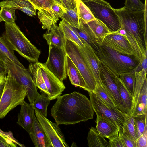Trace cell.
Here are the masks:
<instances>
[{"label": "cell", "instance_id": "obj_1", "mask_svg": "<svg viewBox=\"0 0 147 147\" xmlns=\"http://www.w3.org/2000/svg\"><path fill=\"white\" fill-rule=\"evenodd\" d=\"M57 99L51 113L58 125L74 124L93 118L94 110L85 95L75 91Z\"/></svg>", "mask_w": 147, "mask_h": 147}, {"label": "cell", "instance_id": "obj_2", "mask_svg": "<svg viewBox=\"0 0 147 147\" xmlns=\"http://www.w3.org/2000/svg\"><path fill=\"white\" fill-rule=\"evenodd\" d=\"M5 32L2 37L11 48L29 62H38L40 51L32 44L15 22H5Z\"/></svg>", "mask_w": 147, "mask_h": 147}, {"label": "cell", "instance_id": "obj_3", "mask_svg": "<svg viewBox=\"0 0 147 147\" xmlns=\"http://www.w3.org/2000/svg\"><path fill=\"white\" fill-rule=\"evenodd\" d=\"M98 45L95 51L101 62L117 75L134 70L140 66L134 56L122 55L106 46Z\"/></svg>", "mask_w": 147, "mask_h": 147}, {"label": "cell", "instance_id": "obj_4", "mask_svg": "<svg viewBox=\"0 0 147 147\" xmlns=\"http://www.w3.org/2000/svg\"><path fill=\"white\" fill-rule=\"evenodd\" d=\"M7 74L0 100V119L20 105L26 95L25 89L11 71L8 69Z\"/></svg>", "mask_w": 147, "mask_h": 147}, {"label": "cell", "instance_id": "obj_5", "mask_svg": "<svg viewBox=\"0 0 147 147\" xmlns=\"http://www.w3.org/2000/svg\"><path fill=\"white\" fill-rule=\"evenodd\" d=\"M96 19L104 23L112 32L121 28L118 17L110 3L104 0H82Z\"/></svg>", "mask_w": 147, "mask_h": 147}, {"label": "cell", "instance_id": "obj_6", "mask_svg": "<svg viewBox=\"0 0 147 147\" xmlns=\"http://www.w3.org/2000/svg\"><path fill=\"white\" fill-rule=\"evenodd\" d=\"M66 54L73 62L81 74L86 84V90L93 92L96 83L87 67L79 49L78 47L72 42L66 39L64 47Z\"/></svg>", "mask_w": 147, "mask_h": 147}, {"label": "cell", "instance_id": "obj_7", "mask_svg": "<svg viewBox=\"0 0 147 147\" xmlns=\"http://www.w3.org/2000/svg\"><path fill=\"white\" fill-rule=\"evenodd\" d=\"M89 93L90 100L96 115L104 117L109 120L119 129V135L122 134L125 113L118 112L107 105L93 92Z\"/></svg>", "mask_w": 147, "mask_h": 147}, {"label": "cell", "instance_id": "obj_8", "mask_svg": "<svg viewBox=\"0 0 147 147\" xmlns=\"http://www.w3.org/2000/svg\"><path fill=\"white\" fill-rule=\"evenodd\" d=\"M48 57L45 66L63 82L67 77L66 70V53L64 47L49 45Z\"/></svg>", "mask_w": 147, "mask_h": 147}, {"label": "cell", "instance_id": "obj_9", "mask_svg": "<svg viewBox=\"0 0 147 147\" xmlns=\"http://www.w3.org/2000/svg\"><path fill=\"white\" fill-rule=\"evenodd\" d=\"M8 69L14 75L17 81L24 87L30 103L32 105L40 94L37 91L28 69L22 68L15 64H6Z\"/></svg>", "mask_w": 147, "mask_h": 147}, {"label": "cell", "instance_id": "obj_10", "mask_svg": "<svg viewBox=\"0 0 147 147\" xmlns=\"http://www.w3.org/2000/svg\"><path fill=\"white\" fill-rule=\"evenodd\" d=\"M36 117L43 128L52 147H68L63 134L59 125L54 123L35 110Z\"/></svg>", "mask_w": 147, "mask_h": 147}, {"label": "cell", "instance_id": "obj_11", "mask_svg": "<svg viewBox=\"0 0 147 147\" xmlns=\"http://www.w3.org/2000/svg\"><path fill=\"white\" fill-rule=\"evenodd\" d=\"M100 76L102 84L114 102L117 109L122 112L127 113L120 95L118 86L111 73L98 59Z\"/></svg>", "mask_w": 147, "mask_h": 147}, {"label": "cell", "instance_id": "obj_12", "mask_svg": "<svg viewBox=\"0 0 147 147\" xmlns=\"http://www.w3.org/2000/svg\"><path fill=\"white\" fill-rule=\"evenodd\" d=\"M41 72L47 89L48 98L52 100L57 99L64 91L65 87L60 80L49 70L43 64L39 62Z\"/></svg>", "mask_w": 147, "mask_h": 147}, {"label": "cell", "instance_id": "obj_13", "mask_svg": "<svg viewBox=\"0 0 147 147\" xmlns=\"http://www.w3.org/2000/svg\"><path fill=\"white\" fill-rule=\"evenodd\" d=\"M98 44L106 46L123 55L133 56V51L127 40L117 32L108 34L100 43Z\"/></svg>", "mask_w": 147, "mask_h": 147}, {"label": "cell", "instance_id": "obj_14", "mask_svg": "<svg viewBox=\"0 0 147 147\" xmlns=\"http://www.w3.org/2000/svg\"><path fill=\"white\" fill-rule=\"evenodd\" d=\"M79 49L88 68L94 78L96 84L102 83L101 78L98 58L94 49L89 44L85 43L83 47H79Z\"/></svg>", "mask_w": 147, "mask_h": 147}, {"label": "cell", "instance_id": "obj_15", "mask_svg": "<svg viewBox=\"0 0 147 147\" xmlns=\"http://www.w3.org/2000/svg\"><path fill=\"white\" fill-rule=\"evenodd\" d=\"M20 105L21 109L18 114L17 123L29 134L33 126L35 110L32 105L24 100Z\"/></svg>", "mask_w": 147, "mask_h": 147}, {"label": "cell", "instance_id": "obj_16", "mask_svg": "<svg viewBox=\"0 0 147 147\" xmlns=\"http://www.w3.org/2000/svg\"><path fill=\"white\" fill-rule=\"evenodd\" d=\"M36 147H52L42 126L34 116L31 131L29 134Z\"/></svg>", "mask_w": 147, "mask_h": 147}, {"label": "cell", "instance_id": "obj_17", "mask_svg": "<svg viewBox=\"0 0 147 147\" xmlns=\"http://www.w3.org/2000/svg\"><path fill=\"white\" fill-rule=\"evenodd\" d=\"M97 115L96 128L98 131L105 138L113 140L119 135V129L111 121L102 116Z\"/></svg>", "mask_w": 147, "mask_h": 147}, {"label": "cell", "instance_id": "obj_18", "mask_svg": "<svg viewBox=\"0 0 147 147\" xmlns=\"http://www.w3.org/2000/svg\"><path fill=\"white\" fill-rule=\"evenodd\" d=\"M3 7L19 10L31 17L36 15V9L28 0H3L0 1Z\"/></svg>", "mask_w": 147, "mask_h": 147}, {"label": "cell", "instance_id": "obj_19", "mask_svg": "<svg viewBox=\"0 0 147 147\" xmlns=\"http://www.w3.org/2000/svg\"><path fill=\"white\" fill-rule=\"evenodd\" d=\"M86 23L95 42L97 44L100 43L107 35L112 33L104 23L97 19Z\"/></svg>", "mask_w": 147, "mask_h": 147}, {"label": "cell", "instance_id": "obj_20", "mask_svg": "<svg viewBox=\"0 0 147 147\" xmlns=\"http://www.w3.org/2000/svg\"><path fill=\"white\" fill-rule=\"evenodd\" d=\"M106 68L111 73L117 84L120 96L127 113L131 114L132 106L133 96L127 88L119 75L116 74L107 67Z\"/></svg>", "mask_w": 147, "mask_h": 147}, {"label": "cell", "instance_id": "obj_21", "mask_svg": "<svg viewBox=\"0 0 147 147\" xmlns=\"http://www.w3.org/2000/svg\"><path fill=\"white\" fill-rule=\"evenodd\" d=\"M43 36L48 45L61 48L64 47L66 39L61 29L56 24L53 25L50 30L44 34Z\"/></svg>", "mask_w": 147, "mask_h": 147}, {"label": "cell", "instance_id": "obj_22", "mask_svg": "<svg viewBox=\"0 0 147 147\" xmlns=\"http://www.w3.org/2000/svg\"><path fill=\"white\" fill-rule=\"evenodd\" d=\"M14 50L6 41L0 36V59L6 64H15L25 67L15 55Z\"/></svg>", "mask_w": 147, "mask_h": 147}, {"label": "cell", "instance_id": "obj_23", "mask_svg": "<svg viewBox=\"0 0 147 147\" xmlns=\"http://www.w3.org/2000/svg\"><path fill=\"white\" fill-rule=\"evenodd\" d=\"M29 1L36 10L39 11L38 13L47 17L56 24L59 18L51 9V5L55 2V0H29Z\"/></svg>", "mask_w": 147, "mask_h": 147}, {"label": "cell", "instance_id": "obj_24", "mask_svg": "<svg viewBox=\"0 0 147 147\" xmlns=\"http://www.w3.org/2000/svg\"><path fill=\"white\" fill-rule=\"evenodd\" d=\"M66 70L71 84L86 90V84L81 74L70 58L66 54Z\"/></svg>", "mask_w": 147, "mask_h": 147}, {"label": "cell", "instance_id": "obj_25", "mask_svg": "<svg viewBox=\"0 0 147 147\" xmlns=\"http://www.w3.org/2000/svg\"><path fill=\"white\" fill-rule=\"evenodd\" d=\"M28 69L36 86L47 96L48 92L41 72L39 62L31 63Z\"/></svg>", "mask_w": 147, "mask_h": 147}, {"label": "cell", "instance_id": "obj_26", "mask_svg": "<svg viewBox=\"0 0 147 147\" xmlns=\"http://www.w3.org/2000/svg\"><path fill=\"white\" fill-rule=\"evenodd\" d=\"M80 22L79 28L74 27L75 32L84 44L85 43H87L94 49L95 51H96L98 45L95 42L86 23L80 19Z\"/></svg>", "mask_w": 147, "mask_h": 147}, {"label": "cell", "instance_id": "obj_27", "mask_svg": "<svg viewBox=\"0 0 147 147\" xmlns=\"http://www.w3.org/2000/svg\"><path fill=\"white\" fill-rule=\"evenodd\" d=\"M135 82L133 96L132 106L131 114L135 108L138 101L143 85L147 79V71L142 69L135 72Z\"/></svg>", "mask_w": 147, "mask_h": 147}, {"label": "cell", "instance_id": "obj_28", "mask_svg": "<svg viewBox=\"0 0 147 147\" xmlns=\"http://www.w3.org/2000/svg\"><path fill=\"white\" fill-rule=\"evenodd\" d=\"M87 139L89 147H110L109 141L98 131L96 127H92L90 129Z\"/></svg>", "mask_w": 147, "mask_h": 147}, {"label": "cell", "instance_id": "obj_29", "mask_svg": "<svg viewBox=\"0 0 147 147\" xmlns=\"http://www.w3.org/2000/svg\"><path fill=\"white\" fill-rule=\"evenodd\" d=\"M59 26L62 31L66 39L72 42L79 47L83 46L84 43L76 34L74 27L63 20L60 21Z\"/></svg>", "mask_w": 147, "mask_h": 147}, {"label": "cell", "instance_id": "obj_30", "mask_svg": "<svg viewBox=\"0 0 147 147\" xmlns=\"http://www.w3.org/2000/svg\"><path fill=\"white\" fill-rule=\"evenodd\" d=\"M124 119L123 134L136 142L139 136L135 125L133 115L131 113H125Z\"/></svg>", "mask_w": 147, "mask_h": 147}, {"label": "cell", "instance_id": "obj_31", "mask_svg": "<svg viewBox=\"0 0 147 147\" xmlns=\"http://www.w3.org/2000/svg\"><path fill=\"white\" fill-rule=\"evenodd\" d=\"M93 92L109 107L118 112L122 113L117 109L114 101L108 94L102 83L96 84V88Z\"/></svg>", "mask_w": 147, "mask_h": 147}, {"label": "cell", "instance_id": "obj_32", "mask_svg": "<svg viewBox=\"0 0 147 147\" xmlns=\"http://www.w3.org/2000/svg\"><path fill=\"white\" fill-rule=\"evenodd\" d=\"M147 80L142 86L136 106L132 113L133 115L147 113Z\"/></svg>", "mask_w": 147, "mask_h": 147}, {"label": "cell", "instance_id": "obj_33", "mask_svg": "<svg viewBox=\"0 0 147 147\" xmlns=\"http://www.w3.org/2000/svg\"><path fill=\"white\" fill-rule=\"evenodd\" d=\"M47 95L46 94L43 92L32 104L35 110L45 117L47 116V107L51 100Z\"/></svg>", "mask_w": 147, "mask_h": 147}, {"label": "cell", "instance_id": "obj_34", "mask_svg": "<svg viewBox=\"0 0 147 147\" xmlns=\"http://www.w3.org/2000/svg\"><path fill=\"white\" fill-rule=\"evenodd\" d=\"M140 70V67L131 71L120 74L119 75L129 91L133 96L135 82V72Z\"/></svg>", "mask_w": 147, "mask_h": 147}, {"label": "cell", "instance_id": "obj_35", "mask_svg": "<svg viewBox=\"0 0 147 147\" xmlns=\"http://www.w3.org/2000/svg\"><path fill=\"white\" fill-rule=\"evenodd\" d=\"M65 10L60 18L73 27L79 28L80 26V18L77 7L73 9Z\"/></svg>", "mask_w": 147, "mask_h": 147}, {"label": "cell", "instance_id": "obj_36", "mask_svg": "<svg viewBox=\"0 0 147 147\" xmlns=\"http://www.w3.org/2000/svg\"><path fill=\"white\" fill-rule=\"evenodd\" d=\"M76 7L79 18L84 22L86 23L95 19L89 9L82 0L76 1Z\"/></svg>", "mask_w": 147, "mask_h": 147}, {"label": "cell", "instance_id": "obj_37", "mask_svg": "<svg viewBox=\"0 0 147 147\" xmlns=\"http://www.w3.org/2000/svg\"><path fill=\"white\" fill-rule=\"evenodd\" d=\"M134 122L139 136L144 133L147 128V114L146 113L133 115Z\"/></svg>", "mask_w": 147, "mask_h": 147}, {"label": "cell", "instance_id": "obj_38", "mask_svg": "<svg viewBox=\"0 0 147 147\" xmlns=\"http://www.w3.org/2000/svg\"><path fill=\"white\" fill-rule=\"evenodd\" d=\"M0 10V22H13L16 20L15 15L16 9L8 8L5 7H1Z\"/></svg>", "mask_w": 147, "mask_h": 147}, {"label": "cell", "instance_id": "obj_39", "mask_svg": "<svg viewBox=\"0 0 147 147\" xmlns=\"http://www.w3.org/2000/svg\"><path fill=\"white\" fill-rule=\"evenodd\" d=\"M124 7L126 9L134 11L145 10L146 7L140 0H125Z\"/></svg>", "mask_w": 147, "mask_h": 147}, {"label": "cell", "instance_id": "obj_40", "mask_svg": "<svg viewBox=\"0 0 147 147\" xmlns=\"http://www.w3.org/2000/svg\"><path fill=\"white\" fill-rule=\"evenodd\" d=\"M17 145L13 140L0 133V147H17Z\"/></svg>", "mask_w": 147, "mask_h": 147}, {"label": "cell", "instance_id": "obj_41", "mask_svg": "<svg viewBox=\"0 0 147 147\" xmlns=\"http://www.w3.org/2000/svg\"><path fill=\"white\" fill-rule=\"evenodd\" d=\"M147 147V128L143 134L138 138L136 141V147Z\"/></svg>", "mask_w": 147, "mask_h": 147}, {"label": "cell", "instance_id": "obj_42", "mask_svg": "<svg viewBox=\"0 0 147 147\" xmlns=\"http://www.w3.org/2000/svg\"><path fill=\"white\" fill-rule=\"evenodd\" d=\"M125 147H136V142L126 135L123 134L121 136Z\"/></svg>", "mask_w": 147, "mask_h": 147}, {"label": "cell", "instance_id": "obj_43", "mask_svg": "<svg viewBox=\"0 0 147 147\" xmlns=\"http://www.w3.org/2000/svg\"><path fill=\"white\" fill-rule=\"evenodd\" d=\"M110 147H125L121 136L118 135L115 138L109 140Z\"/></svg>", "mask_w": 147, "mask_h": 147}, {"label": "cell", "instance_id": "obj_44", "mask_svg": "<svg viewBox=\"0 0 147 147\" xmlns=\"http://www.w3.org/2000/svg\"><path fill=\"white\" fill-rule=\"evenodd\" d=\"M63 7L68 10L73 9L76 7L75 0H61Z\"/></svg>", "mask_w": 147, "mask_h": 147}, {"label": "cell", "instance_id": "obj_45", "mask_svg": "<svg viewBox=\"0 0 147 147\" xmlns=\"http://www.w3.org/2000/svg\"><path fill=\"white\" fill-rule=\"evenodd\" d=\"M51 9L54 14L58 18H61L65 11L55 1L51 5Z\"/></svg>", "mask_w": 147, "mask_h": 147}, {"label": "cell", "instance_id": "obj_46", "mask_svg": "<svg viewBox=\"0 0 147 147\" xmlns=\"http://www.w3.org/2000/svg\"><path fill=\"white\" fill-rule=\"evenodd\" d=\"M0 133L6 136H7L13 140L15 141L18 145L20 147H25V146L23 144L20 143L13 136V135L12 132L10 131L8 132H5L2 131L0 129Z\"/></svg>", "mask_w": 147, "mask_h": 147}, {"label": "cell", "instance_id": "obj_47", "mask_svg": "<svg viewBox=\"0 0 147 147\" xmlns=\"http://www.w3.org/2000/svg\"><path fill=\"white\" fill-rule=\"evenodd\" d=\"M147 55L144 56L140 63L141 69H142L147 71Z\"/></svg>", "mask_w": 147, "mask_h": 147}, {"label": "cell", "instance_id": "obj_48", "mask_svg": "<svg viewBox=\"0 0 147 147\" xmlns=\"http://www.w3.org/2000/svg\"><path fill=\"white\" fill-rule=\"evenodd\" d=\"M8 69L6 64L0 59V73H7Z\"/></svg>", "mask_w": 147, "mask_h": 147}, {"label": "cell", "instance_id": "obj_49", "mask_svg": "<svg viewBox=\"0 0 147 147\" xmlns=\"http://www.w3.org/2000/svg\"><path fill=\"white\" fill-rule=\"evenodd\" d=\"M7 74L5 73H0V86L5 83Z\"/></svg>", "mask_w": 147, "mask_h": 147}, {"label": "cell", "instance_id": "obj_50", "mask_svg": "<svg viewBox=\"0 0 147 147\" xmlns=\"http://www.w3.org/2000/svg\"><path fill=\"white\" fill-rule=\"evenodd\" d=\"M55 2L59 5L60 7L65 11V9L63 7L62 4V3L61 0H55Z\"/></svg>", "mask_w": 147, "mask_h": 147}, {"label": "cell", "instance_id": "obj_51", "mask_svg": "<svg viewBox=\"0 0 147 147\" xmlns=\"http://www.w3.org/2000/svg\"><path fill=\"white\" fill-rule=\"evenodd\" d=\"M4 86V84L0 86V100L3 92Z\"/></svg>", "mask_w": 147, "mask_h": 147}, {"label": "cell", "instance_id": "obj_52", "mask_svg": "<svg viewBox=\"0 0 147 147\" xmlns=\"http://www.w3.org/2000/svg\"><path fill=\"white\" fill-rule=\"evenodd\" d=\"M76 1H78V0H75Z\"/></svg>", "mask_w": 147, "mask_h": 147}, {"label": "cell", "instance_id": "obj_53", "mask_svg": "<svg viewBox=\"0 0 147 147\" xmlns=\"http://www.w3.org/2000/svg\"><path fill=\"white\" fill-rule=\"evenodd\" d=\"M28 0L29 1V0Z\"/></svg>", "mask_w": 147, "mask_h": 147}]
</instances>
